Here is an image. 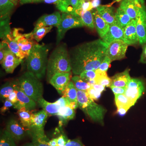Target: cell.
I'll use <instances>...</instances> for the list:
<instances>
[{
  "label": "cell",
  "mask_w": 146,
  "mask_h": 146,
  "mask_svg": "<svg viewBox=\"0 0 146 146\" xmlns=\"http://www.w3.org/2000/svg\"><path fill=\"white\" fill-rule=\"evenodd\" d=\"M108 45L102 39L79 45L69 52L72 72L80 75L84 71L96 70L106 56Z\"/></svg>",
  "instance_id": "cell-1"
},
{
  "label": "cell",
  "mask_w": 146,
  "mask_h": 146,
  "mask_svg": "<svg viewBox=\"0 0 146 146\" xmlns=\"http://www.w3.org/2000/svg\"><path fill=\"white\" fill-rule=\"evenodd\" d=\"M72 70L67 45L65 43H61L57 45L48 59L46 74L47 81L49 82L53 76L57 73L68 72Z\"/></svg>",
  "instance_id": "cell-2"
},
{
  "label": "cell",
  "mask_w": 146,
  "mask_h": 146,
  "mask_svg": "<svg viewBox=\"0 0 146 146\" xmlns=\"http://www.w3.org/2000/svg\"><path fill=\"white\" fill-rule=\"evenodd\" d=\"M49 49L44 44H36L31 49L27 57V68L39 80L46 74Z\"/></svg>",
  "instance_id": "cell-3"
},
{
  "label": "cell",
  "mask_w": 146,
  "mask_h": 146,
  "mask_svg": "<svg viewBox=\"0 0 146 146\" xmlns=\"http://www.w3.org/2000/svg\"><path fill=\"white\" fill-rule=\"evenodd\" d=\"M78 107L95 122L104 125L106 109L89 98L86 91L77 90Z\"/></svg>",
  "instance_id": "cell-4"
},
{
  "label": "cell",
  "mask_w": 146,
  "mask_h": 146,
  "mask_svg": "<svg viewBox=\"0 0 146 146\" xmlns=\"http://www.w3.org/2000/svg\"><path fill=\"white\" fill-rule=\"evenodd\" d=\"M20 89L28 96L37 103L43 98L44 87L43 84L33 73L27 71L18 79Z\"/></svg>",
  "instance_id": "cell-5"
},
{
  "label": "cell",
  "mask_w": 146,
  "mask_h": 146,
  "mask_svg": "<svg viewBox=\"0 0 146 146\" xmlns=\"http://www.w3.org/2000/svg\"><path fill=\"white\" fill-rule=\"evenodd\" d=\"M83 26L81 18L79 16L70 13H62L60 24L57 27L56 45L57 46L60 44L68 30L75 28L81 27Z\"/></svg>",
  "instance_id": "cell-6"
},
{
  "label": "cell",
  "mask_w": 146,
  "mask_h": 146,
  "mask_svg": "<svg viewBox=\"0 0 146 146\" xmlns=\"http://www.w3.org/2000/svg\"><path fill=\"white\" fill-rule=\"evenodd\" d=\"M48 115L44 110L33 113L31 123L29 130L31 136H34L39 140L48 142L50 141L44 133V126Z\"/></svg>",
  "instance_id": "cell-7"
},
{
  "label": "cell",
  "mask_w": 146,
  "mask_h": 146,
  "mask_svg": "<svg viewBox=\"0 0 146 146\" xmlns=\"http://www.w3.org/2000/svg\"><path fill=\"white\" fill-rule=\"evenodd\" d=\"M145 90L143 82L139 79L132 78L129 82L124 95L134 105Z\"/></svg>",
  "instance_id": "cell-8"
},
{
  "label": "cell",
  "mask_w": 146,
  "mask_h": 146,
  "mask_svg": "<svg viewBox=\"0 0 146 146\" xmlns=\"http://www.w3.org/2000/svg\"><path fill=\"white\" fill-rule=\"evenodd\" d=\"M128 45L122 40H117L108 45L106 55L111 61L121 60L125 57L126 52Z\"/></svg>",
  "instance_id": "cell-9"
},
{
  "label": "cell",
  "mask_w": 146,
  "mask_h": 146,
  "mask_svg": "<svg viewBox=\"0 0 146 146\" xmlns=\"http://www.w3.org/2000/svg\"><path fill=\"white\" fill-rule=\"evenodd\" d=\"M84 0H60L55 4L56 8L64 13L79 16Z\"/></svg>",
  "instance_id": "cell-10"
},
{
  "label": "cell",
  "mask_w": 146,
  "mask_h": 146,
  "mask_svg": "<svg viewBox=\"0 0 146 146\" xmlns=\"http://www.w3.org/2000/svg\"><path fill=\"white\" fill-rule=\"evenodd\" d=\"M21 29H14L12 35L15 41L18 43L20 49L24 55L27 58L28 56L31 49L36 44L33 38L29 37L26 34H22L20 31Z\"/></svg>",
  "instance_id": "cell-11"
},
{
  "label": "cell",
  "mask_w": 146,
  "mask_h": 146,
  "mask_svg": "<svg viewBox=\"0 0 146 146\" xmlns=\"http://www.w3.org/2000/svg\"><path fill=\"white\" fill-rule=\"evenodd\" d=\"M3 42L4 43L5 51L3 60L1 64L6 72L12 74L15 69L21 64L23 60L17 57L11 51L5 41L3 40Z\"/></svg>",
  "instance_id": "cell-12"
},
{
  "label": "cell",
  "mask_w": 146,
  "mask_h": 146,
  "mask_svg": "<svg viewBox=\"0 0 146 146\" xmlns=\"http://www.w3.org/2000/svg\"><path fill=\"white\" fill-rule=\"evenodd\" d=\"M61 17V15L59 12L41 16L36 21L34 29L30 33V35H32L37 30L44 27L54 26L57 27L60 24Z\"/></svg>",
  "instance_id": "cell-13"
},
{
  "label": "cell",
  "mask_w": 146,
  "mask_h": 146,
  "mask_svg": "<svg viewBox=\"0 0 146 146\" xmlns=\"http://www.w3.org/2000/svg\"><path fill=\"white\" fill-rule=\"evenodd\" d=\"M6 130L16 141L23 140L28 134H30L29 129L24 127L18 121L13 119L9 120L7 124Z\"/></svg>",
  "instance_id": "cell-14"
},
{
  "label": "cell",
  "mask_w": 146,
  "mask_h": 146,
  "mask_svg": "<svg viewBox=\"0 0 146 146\" xmlns=\"http://www.w3.org/2000/svg\"><path fill=\"white\" fill-rule=\"evenodd\" d=\"M71 72L57 73L53 76L49 83L56 89L58 94L63 96V92L71 81Z\"/></svg>",
  "instance_id": "cell-15"
},
{
  "label": "cell",
  "mask_w": 146,
  "mask_h": 146,
  "mask_svg": "<svg viewBox=\"0 0 146 146\" xmlns=\"http://www.w3.org/2000/svg\"><path fill=\"white\" fill-rule=\"evenodd\" d=\"M136 29L140 44H146V9L144 6L139 11L135 19Z\"/></svg>",
  "instance_id": "cell-16"
},
{
  "label": "cell",
  "mask_w": 146,
  "mask_h": 146,
  "mask_svg": "<svg viewBox=\"0 0 146 146\" xmlns=\"http://www.w3.org/2000/svg\"><path fill=\"white\" fill-rule=\"evenodd\" d=\"M145 2L138 0H122L120 7L131 18L135 20L141 9L145 6Z\"/></svg>",
  "instance_id": "cell-17"
},
{
  "label": "cell",
  "mask_w": 146,
  "mask_h": 146,
  "mask_svg": "<svg viewBox=\"0 0 146 146\" xmlns=\"http://www.w3.org/2000/svg\"><path fill=\"white\" fill-rule=\"evenodd\" d=\"M124 29L116 22L110 26L109 30L102 39L108 45L115 40H122L124 41Z\"/></svg>",
  "instance_id": "cell-18"
},
{
  "label": "cell",
  "mask_w": 146,
  "mask_h": 146,
  "mask_svg": "<svg viewBox=\"0 0 146 146\" xmlns=\"http://www.w3.org/2000/svg\"><path fill=\"white\" fill-rule=\"evenodd\" d=\"M18 102L13 105V107L15 109H21L25 108L27 110H32L35 109L36 102L28 96L20 89V86L16 89Z\"/></svg>",
  "instance_id": "cell-19"
},
{
  "label": "cell",
  "mask_w": 146,
  "mask_h": 146,
  "mask_svg": "<svg viewBox=\"0 0 146 146\" xmlns=\"http://www.w3.org/2000/svg\"><path fill=\"white\" fill-rule=\"evenodd\" d=\"M124 35V41L128 45L136 44L139 42L135 20H132L125 28Z\"/></svg>",
  "instance_id": "cell-20"
},
{
  "label": "cell",
  "mask_w": 146,
  "mask_h": 146,
  "mask_svg": "<svg viewBox=\"0 0 146 146\" xmlns=\"http://www.w3.org/2000/svg\"><path fill=\"white\" fill-rule=\"evenodd\" d=\"M129 69H127L122 72L118 73L112 76L111 86L127 88L131 78L129 75Z\"/></svg>",
  "instance_id": "cell-21"
},
{
  "label": "cell",
  "mask_w": 146,
  "mask_h": 146,
  "mask_svg": "<svg viewBox=\"0 0 146 146\" xmlns=\"http://www.w3.org/2000/svg\"><path fill=\"white\" fill-rule=\"evenodd\" d=\"M94 16V24L99 35L102 38L109 30L110 25L100 16L96 10H92Z\"/></svg>",
  "instance_id": "cell-22"
},
{
  "label": "cell",
  "mask_w": 146,
  "mask_h": 146,
  "mask_svg": "<svg viewBox=\"0 0 146 146\" xmlns=\"http://www.w3.org/2000/svg\"><path fill=\"white\" fill-rule=\"evenodd\" d=\"M100 16L108 23L110 26L116 22L114 8L110 5H100L96 8Z\"/></svg>",
  "instance_id": "cell-23"
},
{
  "label": "cell",
  "mask_w": 146,
  "mask_h": 146,
  "mask_svg": "<svg viewBox=\"0 0 146 146\" xmlns=\"http://www.w3.org/2000/svg\"><path fill=\"white\" fill-rule=\"evenodd\" d=\"M75 110L72 109L69 106L60 108L57 115L59 119V126L67 123L69 120L74 119L75 116Z\"/></svg>",
  "instance_id": "cell-24"
},
{
  "label": "cell",
  "mask_w": 146,
  "mask_h": 146,
  "mask_svg": "<svg viewBox=\"0 0 146 146\" xmlns=\"http://www.w3.org/2000/svg\"><path fill=\"white\" fill-rule=\"evenodd\" d=\"M37 103L47 112L49 116L57 115L60 108V106L55 102H49L43 98L39 99Z\"/></svg>",
  "instance_id": "cell-25"
},
{
  "label": "cell",
  "mask_w": 146,
  "mask_h": 146,
  "mask_svg": "<svg viewBox=\"0 0 146 146\" xmlns=\"http://www.w3.org/2000/svg\"><path fill=\"white\" fill-rule=\"evenodd\" d=\"M19 86L18 80L13 81L7 82L1 87L0 95L2 99L8 98L11 94L18 89Z\"/></svg>",
  "instance_id": "cell-26"
},
{
  "label": "cell",
  "mask_w": 146,
  "mask_h": 146,
  "mask_svg": "<svg viewBox=\"0 0 146 146\" xmlns=\"http://www.w3.org/2000/svg\"><path fill=\"white\" fill-rule=\"evenodd\" d=\"M0 37L4 40L13 35L10 26V16L0 17Z\"/></svg>",
  "instance_id": "cell-27"
},
{
  "label": "cell",
  "mask_w": 146,
  "mask_h": 146,
  "mask_svg": "<svg viewBox=\"0 0 146 146\" xmlns=\"http://www.w3.org/2000/svg\"><path fill=\"white\" fill-rule=\"evenodd\" d=\"M17 113L19 117L20 122L22 125L29 129L31 125L33 114L32 111L27 110L25 108H23L21 109L18 110Z\"/></svg>",
  "instance_id": "cell-28"
},
{
  "label": "cell",
  "mask_w": 146,
  "mask_h": 146,
  "mask_svg": "<svg viewBox=\"0 0 146 146\" xmlns=\"http://www.w3.org/2000/svg\"><path fill=\"white\" fill-rule=\"evenodd\" d=\"M3 40L6 42L11 51L16 55L17 57L22 60L26 58L25 56L21 51L18 43L15 41L13 36H9Z\"/></svg>",
  "instance_id": "cell-29"
},
{
  "label": "cell",
  "mask_w": 146,
  "mask_h": 146,
  "mask_svg": "<svg viewBox=\"0 0 146 146\" xmlns=\"http://www.w3.org/2000/svg\"><path fill=\"white\" fill-rule=\"evenodd\" d=\"M116 22L124 29L132 21L128 15L122 9L119 7L115 14Z\"/></svg>",
  "instance_id": "cell-30"
},
{
  "label": "cell",
  "mask_w": 146,
  "mask_h": 146,
  "mask_svg": "<svg viewBox=\"0 0 146 146\" xmlns=\"http://www.w3.org/2000/svg\"><path fill=\"white\" fill-rule=\"evenodd\" d=\"M80 17L83 26L89 28L94 29L95 28L94 18L93 13L91 11H82Z\"/></svg>",
  "instance_id": "cell-31"
},
{
  "label": "cell",
  "mask_w": 146,
  "mask_h": 146,
  "mask_svg": "<svg viewBox=\"0 0 146 146\" xmlns=\"http://www.w3.org/2000/svg\"><path fill=\"white\" fill-rule=\"evenodd\" d=\"M62 96L65 97L70 102H77V90L73 82L71 81L63 92Z\"/></svg>",
  "instance_id": "cell-32"
},
{
  "label": "cell",
  "mask_w": 146,
  "mask_h": 146,
  "mask_svg": "<svg viewBox=\"0 0 146 146\" xmlns=\"http://www.w3.org/2000/svg\"><path fill=\"white\" fill-rule=\"evenodd\" d=\"M96 76L95 79L96 84H101L105 87H110L112 83V80L108 76L106 72L97 69L96 70Z\"/></svg>",
  "instance_id": "cell-33"
},
{
  "label": "cell",
  "mask_w": 146,
  "mask_h": 146,
  "mask_svg": "<svg viewBox=\"0 0 146 146\" xmlns=\"http://www.w3.org/2000/svg\"><path fill=\"white\" fill-rule=\"evenodd\" d=\"M15 6L9 0H0V17L10 16Z\"/></svg>",
  "instance_id": "cell-34"
},
{
  "label": "cell",
  "mask_w": 146,
  "mask_h": 146,
  "mask_svg": "<svg viewBox=\"0 0 146 146\" xmlns=\"http://www.w3.org/2000/svg\"><path fill=\"white\" fill-rule=\"evenodd\" d=\"M115 101L117 107L130 108L134 104L124 94L115 95Z\"/></svg>",
  "instance_id": "cell-35"
},
{
  "label": "cell",
  "mask_w": 146,
  "mask_h": 146,
  "mask_svg": "<svg viewBox=\"0 0 146 146\" xmlns=\"http://www.w3.org/2000/svg\"><path fill=\"white\" fill-rule=\"evenodd\" d=\"M15 141L10 133L6 129L1 135L0 146H16Z\"/></svg>",
  "instance_id": "cell-36"
},
{
  "label": "cell",
  "mask_w": 146,
  "mask_h": 146,
  "mask_svg": "<svg viewBox=\"0 0 146 146\" xmlns=\"http://www.w3.org/2000/svg\"><path fill=\"white\" fill-rule=\"evenodd\" d=\"M52 26L44 27L37 30L36 32L35 33L32 35H30L29 33H27L28 36L31 37L35 40L36 42H39L42 40L45 36L52 28Z\"/></svg>",
  "instance_id": "cell-37"
},
{
  "label": "cell",
  "mask_w": 146,
  "mask_h": 146,
  "mask_svg": "<svg viewBox=\"0 0 146 146\" xmlns=\"http://www.w3.org/2000/svg\"><path fill=\"white\" fill-rule=\"evenodd\" d=\"M72 81L74 84L77 90L87 91L91 87V85L80 78V76L75 75L72 78Z\"/></svg>",
  "instance_id": "cell-38"
},
{
  "label": "cell",
  "mask_w": 146,
  "mask_h": 146,
  "mask_svg": "<svg viewBox=\"0 0 146 146\" xmlns=\"http://www.w3.org/2000/svg\"><path fill=\"white\" fill-rule=\"evenodd\" d=\"M80 78L85 82L91 79H95L96 76V70L84 71L80 75Z\"/></svg>",
  "instance_id": "cell-39"
},
{
  "label": "cell",
  "mask_w": 146,
  "mask_h": 146,
  "mask_svg": "<svg viewBox=\"0 0 146 146\" xmlns=\"http://www.w3.org/2000/svg\"><path fill=\"white\" fill-rule=\"evenodd\" d=\"M86 92L89 98L94 100L99 99L101 96V92L96 91L92 86L87 90Z\"/></svg>",
  "instance_id": "cell-40"
},
{
  "label": "cell",
  "mask_w": 146,
  "mask_h": 146,
  "mask_svg": "<svg viewBox=\"0 0 146 146\" xmlns=\"http://www.w3.org/2000/svg\"><path fill=\"white\" fill-rule=\"evenodd\" d=\"M111 62L112 61H111L110 58L107 56H106L104 58V60H103V61H102L98 69H99L100 70L106 72Z\"/></svg>",
  "instance_id": "cell-41"
},
{
  "label": "cell",
  "mask_w": 146,
  "mask_h": 146,
  "mask_svg": "<svg viewBox=\"0 0 146 146\" xmlns=\"http://www.w3.org/2000/svg\"><path fill=\"white\" fill-rule=\"evenodd\" d=\"M56 103L60 106V108L69 106L70 107L71 102L65 97L62 96L59 99L55 102Z\"/></svg>",
  "instance_id": "cell-42"
},
{
  "label": "cell",
  "mask_w": 146,
  "mask_h": 146,
  "mask_svg": "<svg viewBox=\"0 0 146 146\" xmlns=\"http://www.w3.org/2000/svg\"><path fill=\"white\" fill-rule=\"evenodd\" d=\"M13 105L14 104H13V103L11 102L8 99H6L3 106L1 108V113H5L6 112L8 111L10 108L13 106Z\"/></svg>",
  "instance_id": "cell-43"
},
{
  "label": "cell",
  "mask_w": 146,
  "mask_h": 146,
  "mask_svg": "<svg viewBox=\"0 0 146 146\" xmlns=\"http://www.w3.org/2000/svg\"><path fill=\"white\" fill-rule=\"evenodd\" d=\"M32 142L36 145V146H50L48 144V142L44 140H39L35 136H32Z\"/></svg>",
  "instance_id": "cell-44"
},
{
  "label": "cell",
  "mask_w": 146,
  "mask_h": 146,
  "mask_svg": "<svg viewBox=\"0 0 146 146\" xmlns=\"http://www.w3.org/2000/svg\"><path fill=\"white\" fill-rule=\"evenodd\" d=\"M64 146H85L81 141L78 139L68 140L66 145Z\"/></svg>",
  "instance_id": "cell-45"
},
{
  "label": "cell",
  "mask_w": 146,
  "mask_h": 146,
  "mask_svg": "<svg viewBox=\"0 0 146 146\" xmlns=\"http://www.w3.org/2000/svg\"><path fill=\"white\" fill-rule=\"evenodd\" d=\"M110 88L112 89V92L115 95L124 94L126 89V88L115 87V86H111Z\"/></svg>",
  "instance_id": "cell-46"
},
{
  "label": "cell",
  "mask_w": 146,
  "mask_h": 146,
  "mask_svg": "<svg viewBox=\"0 0 146 146\" xmlns=\"http://www.w3.org/2000/svg\"><path fill=\"white\" fill-rule=\"evenodd\" d=\"M68 141L67 137L64 135L61 134L57 138V146H65Z\"/></svg>",
  "instance_id": "cell-47"
},
{
  "label": "cell",
  "mask_w": 146,
  "mask_h": 146,
  "mask_svg": "<svg viewBox=\"0 0 146 146\" xmlns=\"http://www.w3.org/2000/svg\"><path fill=\"white\" fill-rule=\"evenodd\" d=\"M93 9L92 3L90 1H84L82 6V10L86 11H91Z\"/></svg>",
  "instance_id": "cell-48"
},
{
  "label": "cell",
  "mask_w": 146,
  "mask_h": 146,
  "mask_svg": "<svg viewBox=\"0 0 146 146\" xmlns=\"http://www.w3.org/2000/svg\"><path fill=\"white\" fill-rule=\"evenodd\" d=\"M8 99L10 100L13 104L16 103L18 102V98H17V91L15 90L11 94L8 98Z\"/></svg>",
  "instance_id": "cell-49"
},
{
  "label": "cell",
  "mask_w": 146,
  "mask_h": 146,
  "mask_svg": "<svg viewBox=\"0 0 146 146\" xmlns=\"http://www.w3.org/2000/svg\"><path fill=\"white\" fill-rule=\"evenodd\" d=\"M140 62L141 63L146 64V45L143 47V52L141 54Z\"/></svg>",
  "instance_id": "cell-50"
},
{
  "label": "cell",
  "mask_w": 146,
  "mask_h": 146,
  "mask_svg": "<svg viewBox=\"0 0 146 146\" xmlns=\"http://www.w3.org/2000/svg\"><path fill=\"white\" fill-rule=\"evenodd\" d=\"M92 86L96 91L101 92V93L103 92L104 91H106V87L101 85V84H94V85Z\"/></svg>",
  "instance_id": "cell-51"
},
{
  "label": "cell",
  "mask_w": 146,
  "mask_h": 146,
  "mask_svg": "<svg viewBox=\"0 0 146 146\" xmlns=\"http://www.w3.org/2000/svg\"><path fill=\"white\" fill-rule=\"evenodd\" d=\"M129 108L125 107H119L117 108V112L120 116H123L126 114Z\"/></svg>",
  "instance_id": "cell-52"
},
{
  "label": "cell",
  "mask_w": 146,
  "mask_h": 146,
  "mask_svg": "<svg viewBox=\"0 0 146 146\" xmlns=\"http://www.w3.org/2000/svg\"><path fill=\"white\" fill-rule=\"evenodd\" d=\"M93 8H97L100 4L101 0H92L91 1Z\"/></svg>",
  "instance_id": "cell-53"
},
{
  "label": "cell",
  "mask_w": 146,
  "mask_h": 146,
  "mask_svg": "<svg viewBox=\"0 0 146 146\" xmlns=\"http://www.w3.org/2000/svg\"><path fill=\"white\" fill-rule=\"evenodd\" d=\"M48 144L50 146H57V138H53L52 140H50Z\"/></svg>",
  "instance_id": "cell-54"
},
{
  "label": "cell",
  "mask_w": 146,
  "mask_h": 146,
  "mask_svg": "<svg viewBox=\"0 0 146 146\" xmlns=\"http://www.w3.org/2000/svg\"><path fill=\"white\" fill-rule=\"evenodd\" d=\"M36 1L37 0H20V3L21 5H23L30 3H36Z\"/></svg>",
  "instance_id": "cell-55"
},
{
  "label": "cell",
  "mask_w": 146,
  "mask_h": 146,
  "mask_svg": "<svg viewBox=\"0 0 146 146\" xmlns=\"http://www.w3.org/2000/svg\"><path fill=\"white\" fill-rule=\"evenodd\" d=\"M70 107L72 109L75 110L78 107V104L76 102H71Z\"/></svg>",
  "instance_id": "cell-56"
},
{
  "label": "cell",
  "mask_w": 146,
  "mask_h": 146,
  "mask_svg": "<svg viewBox=\"0 0 146 146\" xmlns=\"http://www.w3.org/2000/svg\"><path fill=\"white\" fill-rule=\"evenodd\" d=\"M60 0H43V2H44L48 4H55L56 3Z\"/></svg>",
  "instance_id": "cell-57"
},
{
  "label": "cell",
  "mask_w": 146,
  "mask_h": 146,
  "mask_svg": "<svg viewBox=\"0 0 146 146\" xmlns=\"http://www.w3.org/2000/svg\"><path fill=\"white\" fill-rule=\"evenodd\" d=\"M22 146H36V145L32 142L31 143H28L25 144Z\"/></svg>",
  "instance_id": "cell-58"
},
{
  "label": "cell",
  "mask_w": 146,
  "mask_h": 146,
  "mask_svg": "<svg viewBox=\"0 0 146 146\" xmlns=\"http://www.w3.org/2000/svg\"><path fill=\"white\" fill-rule=\"evenodd\" d=\"M9 1H11L12 3H13L15 5H16L17 4H18L19 0H9Z\"/></svg>",
  "instance_id": "cell-59"
},
{
  "label": "cell",
  "mask_w": 146,
  "mask_h": 146,
  "mask_svg": "<svg viewBox=\"0 0 146 146\" xmlns=\"http://www.w3.org/2000/svg\"><path fill=\"white\" fill-rule=\"evenodd\" d=\"M122 1V0H116V2H119L120 1ZM139 1H141L142 2H144V0H138Z\"/></svg>",
  "instance_id": "cell-60"
},
{
  "label": "cell",
  "mask_w": 146,
  "mask_h": 146,
  "mask_svg": "<svg viewBox=\"0 0 146 146\" xmlns=\"http://www.w3.org/2000/svg\"><path fill=\"white\" fill-rule=\"evenodd\" d=\"M43 0H37L36 3L43 2Z\"/></svg>",
  "instance_id": "cell-61"
},
{
  "label": "cell",
  "mask_w": 146,
  "mask_h": 146,
  "mask_svg": "<svg viewBox=\"0 0 146 146\" xmlns=\"http://www.w3.org/2000/svg\"><path fill=\"white\" fill-rule=\"evenodd\" d=\"M84 1H88V0H84Z\"/></svg>",
  "instance_id": "cell-62"
}]
</instances>
